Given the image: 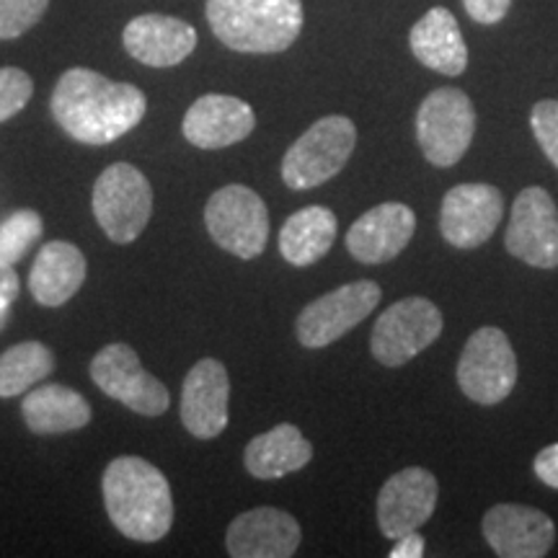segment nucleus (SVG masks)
<instances>
[{
    "instance_id": "obj_1",
    "label": "nucleus",
    "mask_w": 558,
    "mask_h": 558,
    "mask_svg": "<svg viewBox=\"0 0 558 558\" xmlns=\"http://www.w3.org/2000/svg\"><path fill=\"white\" fill-rule=\"evenodd\" d=\"M54 122L83 145H109L143 122L145 94L132 83L109 81L88 68L60 75L50 101Z\"/></svg>"
},
{
    "instance_id": "obj_2",
    "label": "nucleus",
    "mask_w": 558,
    "mask_h": 558,
    "mask_svg": "<svg viewBox=\"0 0 558 558\" xmlns=\"http://www.w3.org/2000/svg\"><path fill=\"white\" fill-rule=\"evenodd\" d=\"M107 514L124 538L156 543L173 525L171 486L156 465L137 456L111 460L101 478Z\"/></svg>"
},
{
    "instance_id": "obj_3",
    "label": "nucleus",
    "mask_w": 558,
    "mask_h": 558,
    "mask_svg": "<svg viewBox=\"0 0 558 558\" xmlns=\"http://www.w3.org/2000/svg\"><path fill=\"white\" fill-rule=\"evenodd\" d=\"M215 37L235 52H284L303 32L300 0H207Z\"/></svg>"
},
{
    "instance_id": "obj_4",
    "label": "nucleus",
    "mask_w": 558,
    "mask_h": 558,
    "mask_svg": "<svg viewBox=\"0 0 558 558\" xmlns=\"http://www.w3.org/2000/svg\"><path fill=\"white\" fill-rule=\"evenodd\" d=\"M354 145H357V128L349 117H324L284 153L282 181L295 192L316 190L344 169Z\"/></svg>"
},
{
    "instance_id": "obj_5",
    "label": "nucleus",
    "mask_w": 558,
    "mask_h": 558,
    "mask_svg": "<svg viewBox=\"0 0 558 558\" xmlns=\"http://www.w3.org/2000/svg\"><path fill=\"white\" fill-rule=\"evenodd\" d=\"M476 135V109L460 88L432 90L416 111V140L424 158L437 169H450Z\"/></svg>"
},
{
    "instance_id": "obj_6",
    "label": "nucleus",
    "mask_w": 558,
    "mask_h": 558,
    "mask_svg": "<svg viewBox=\"0 0 558 558\" xmlns=\"http://www.w3.org/2000/svg\"><path fill=\"white\" fill-rule=\"evenodd\" d=\"M94 218L107 239L132 243L153 215L150 181L132 163H111L94 184Z\"/></svg>"
},
{
    "instance_id": "obj_7",
    "label": "nucleus",
    "mask_w": 558,
    "mask_h": 558,
    "mask_svg": "<svg viewBox=\"0 0 558 558\" xmlns=\"http://www.w3.org/2000/svg\"><path fill=\"white\" fill-rule=\"evenodd\" d=\"M207 233L239 259H256L269 241V213L264 199L243 184H228L205 207Z\"/></svg>"
},
{
    "instance_id": "obj_8",
    "label": "nucleus",
    "mask_w": 558,
    "mask_h": 558,
    "mask_svg": "<svg viewBox=\"0 0 558 558\" xmlns=\"http://www.w3.org/2000/svg\"><path fill=\"white\" fill-rule=\"evenodd\" d=\"M442 313L427 298H403L375 320L369 352L386 367H401L435 344L442 333Z\"/></svg>"
},
{
    "instance_id": "obj_9",
    "label": "nucleus",
    "mask_w": 558,
    "mask_h": 558,
    "mask_svg": "<svg viewBox=\"0 0 558 558\" xmlns=\"http://www.w3.org/2000/svg\"><path fill=\"white\" fill-rule=\"evenodd\" d=\"M458 383L460 390L481 407H494L512 393L518 383V357L505 331L484 326L465 341L458 362Z\"/></svg>"
},
{
    "instance_id": "obj_10",
    "label": "nucleus",
    "mask_w": 558,
    "mask_h": 558,
    "mask_svg": "<svg viewBox=\"0 0 558 558\" xmlns=\"http://www.w3.org/2000/svg\"><path fill=\"white\" fill-rule=\"evenodd\" d=\"M90 380L109 399L143 416H160L171 407L169 388L143 367L137 352L124 341L107 344L90 362Z\"/></svg>"
},
{
    "instance_id": "obj_11",
    "label": "nucleus",
    "mask_w": 558,
    "mask_h": 558,
    "mask_svg": "<svg viewBox=\"0 0 558 558\" xmlns=\"http://www.w3.org/2000/svg\"><path fill=\"white\" fill-rule=\"evenodd\" d=\"M383 292L373 279L341 284L326 292L300 311L295 331L298 341L308 349H324L360 326L369 313L378 308Z\"/></svg>"
},
{
    "instance_id": "obj_12",
    "label": "nucleus",
    "mask_w": 558,
    "mask_h": 558,
    "mask_svg": "<svg viewBox=\"0 0 558 558\" xmlns=\"http://www.w3.org/2000/svg\"><path fill=\"white\" fill-rule=\"evenodd\" d=\"M505 246L514 259H522L530 267H558V209L546 190L527 186L518 194Z\"/></svg>"
},
{
    "instance_id": "obj_13",
    "label": "nucleus",
    "mask_w": 558,
    "mask_h": 558,
    "mask_svg": "<svg viewBox=\"0 0 558 558\" xmlns=\"http://www.w3.org/2000/svg\"><path fill=\"white\" fill-rule=\"evenodd\" d=\"M505 215V197L492 184H458L439 207L442 239L456 248H478L492 239Z\"/></svg>"
},
{
    "instance_id": "obj_14",
    "label": "nucleus",
    "mask_w": 558,
    "mask_h": 558,
    "mask_svg": "<svg viewBox=\"0 0 558 558\" xmlns=\"http://www.w3.org/2000/svg\"><path fill=\"white\" fill-rule=\"evenodd\" d=\"M437 478L427 469H403L393 473L378 494V525L386 538L396 541L414 533L435 514Z\"/></svg>"
},
{
    "instance_id": "obj_15",
    "label": "nucleus",
    "mask_w": 558,
    "mask_h": 558,
    "mask_svg": "<svg viewBox=\"0 0 558 558\" xmlns=\"http://www.w3.org/2000/svg\"><path fill=\"white\" fill-rule=\"evenodd\" d=\"M481 530L499 558H543L556 541L554 520L541 509L522 505L492 507Z\"/></svg>"
},
{
    "instance_id": "obj_16",
    "label": "nucleus",
    "mask_w": 558,
    "mask_h": 558,
    "mask_svg": "<svg viewBox=\"0 0 558 558\" xmlns=\"http://www.w3.org/2000/svg\"><path fill=\"white\" fill-rule=\"evenodd\" d=\"M230 380L222 362L205 357L190 369L181 386V422L197 439H213L228 427Z\"/></svg>"
},
{
    "instance_id": "obj_17",
    "label": "nucleus",
    "mask_w": 558,
    "mask_h": 558,
    "mask_svg": "<svg viewBox=\"0 0 558 558\" xmlns=\"http://www.w3.org/2000/svg\"><path fill=\"white\" fill-rule=\"evenodd\" d=\"M303 541V530L290 512L277 507L248 509L230 522L226 548L233 558H290Z\"/></svg>"
},
{
    "instance_id": "obj_18",
    "label": "nucleus",
    "mask_w": 558,
    "mask_h": 558,
    "mask_svg": "<svg viewBox=\"0 0 558 558\" xmlns=\"http://www.w3.org/2000/svg\"><path fill=\"white\" fill-rule=\"evenodd\" d=\"M416 215L403 202H383L352 222L347 233V251L362 264L396 259L414 239Z\"/></svg>"
},
{
    "instance_id": "obj_19",
    "label": "nucleus",
    "mask_w": 558,
    "mask_h": 558,
    "mask_svg": "<svg viewBox=\"0 0 558 558\" xmlns=\"http://www.w3.org/2000/svg\"><path fill=\"white\" fill-rule=\"evenodd\" d=\"M256 128V114L246 101L226 94H207L184 114L181 132L194 148L220 150L246 140Z\"/></svg>"
},
{
    "instance_id": "obj_20",
    "label": "nucleus",
    "mask_w": 558,
    "mask_h": 558,
    "mask_svg": "<svg viewBox=\"0 0 558 558\" xmlns=\"http://www.w3.org/2000/svg\"><path fill=\"white\" fill-rule=\"evenodd\" d=\"M124 50L148 68H173L184 62L197 47L192 24L163 13H145L132 19L122 34Z\"/></svg>"
},
{
    "instance_id": "obj_21",
    "label": "nucleus",
    "mask_w": 558,
    "mask_h": 558,
    "mask_svg": "<svg viewBox=\"0 0 558 558\" xmlns=\"http://www.w3.org/2000/svg\"><path fill=\"white\" fill-rule=\"evenodd\" d=\"M414 58L424 68L442 75H463L469 68V47L456 16L442 5H435L416 21L409 34Z\"/></svg>"
},
{
    "instance_id": "obj_22",
    "label": "nucleus",
    "mask_w": 558,
    "mask_h": 558,
    "mask_svg": "<svg viewBox=\"0 0 558 558\" xmlns=\"http://www.w3.org/2000/svg\"><path fill=\"white\" fill-rule=\"evenodd\" d=\"M86 282V256L68 241H50L39 248L29 271L32 298L47 308H60Z\"/></svg>"
},
{
    "instance_id": "obj_23",
    "label": "nucleus",
    "mask_w": 558,
    "mask_h": 558,
    "mask_svg": "<svg viewBox=\"0 0 558 558\" xmlns=\"http://www.w3.org/2000/svg\"><path fill=\"white\" fill-rule=\"evenodd\" d=\"M313 445L303 437L295 424H277L246 445L243 463L254 478L275 481L295 473L311 463Z\"/></svg>"
},
{
    "instance_id": "obj_24",
    "label": "nucleus",
    "mask_w": 558,
    "mask_h": 558,
    "mask_svg": "<svg viewBox=\"0 0 558 558\" xmlns=\"http://www.w3.org/2000/svg\"><path fill=\"white\" fill-rule=\"evenodd\" d=\"M21 414L34 435H65V432L83 429L94 416L78 390L58 386V383L29 390L21 403Z\"/></svg>"
},
{
    "instance_id": "obj_25",
    "label": "nucleus",
    "mask_w": 558,
    "mask_h": 558,
    "mask_svg": "<svg viewBox=\"0 0 558 558\" xmlns=\"http://www.w3.org/2000/svg\"><path fill=\"white\" fill-rule=\"evenodd\" d=\"M337 239V215L329 207L311 205L292 213L279 230V254L292 267H311L324 259Z\"/></svg>"
},
{
    "instance_id": "obj_26",
    "label": "nucleus",
    "mask_w": 558,
    "mask_h": 558,
    "mask_svg": "<svg viewBox=\"0 0 558 558\" xmlns=\"http://www.w3.org/2000/svg\"><path fill=\"white\" fill-rule=\"evenodd\" d=\"M52 373V349L41 341H21L0 354V399H16Z\"/></svg>"
},
{
    "instance_id": "obj_27",
    "label": "nucleus",
    "mask_w": 558,
    "mask_h": 558,
    "mask_svg": "<svg viewBox=\"0 0 558 558\" xmlns=\"http://www.w3.org/2000/svg\"><path fill=\"white\" fill-rule=\"evenodd\" d=\"M41 215L34 209H19L0 222V264H16L24 259L26 251L41 239Z\"/></svg>"
},
{
    "instance_id": "obj_28",
    "label": "nucleus",
    "mask_w": 558,
    "mask_h": 558,
    "mask_svg": "<svg viewBox=\"0 0 558 558\" xmlns=\"http://www.w3.org/2000/svg\"><path fill=\"white\" fill-rule=\"evenodd\" d=\"M50 0H0V39H16L37 26Z\"/></svg>"
},
{
    "instance_id": "obj_29",
    "label": "nucleus",
    "mask_w": 558,
    "mask_h": 558,
    "mask_svg": "<svg viewBox=\"0 0 558 558\" xmlns=\"http://www.w3.org/2000/svg\"><path fill=\"white\" fill-rule=\"evenodd\" d=\"M34 96V81L21 68H0V122L16 117Z\"/></svg>"
},
{
    "instance_id": "obj_30",
    "label": "nucleus",
    "mask_w": 558,
    "mask_h": 558,
    "mask_svg": "<svg viewBox=\"0 0 558 558\" xmlns=\"http://www.w3.org/2000/svg\"><path fill=\"white\" fill-rule=\"evenodd\" d=\"M530 128H533V135L543 153L558 169V101L546 99L535 104L533 114H530Z\"/></svg>"
},
{
    "instance_id": "obj_31",
    "label": "nucleus",
    "mask_w": 558,
    "mask_h": 558,
    "mask_svg": "<svg viewBox=\"0 0 558 558\" xmlns=\"http://www.w3.org/2000/svg\"><path fill=\"white\" fill-rule=\"evenodd\" d=\"M463 5L476 24L492 26L507 16L512 0H463Z\"/></svg>"
},
{
    "instance_id": "obj_32",
    "label": "nucleus",
    "mask_w": 558,
    "mask_h": 558,
    "mask_svg": "<svg viewBox=\"0 0 558 558\" xmlns=\"http://www.w3.org/2000/svg\"><path fill=\"white\" fill-rule=\"evenodd\" d=\"M533 469H535V476H538L543 484L550 488H558V442L548 445V448H543L538 452Z\"/></svg>"
},
{
    "instance_id": "obj_33",
    "label": "nucleus",
    "mask_w": 558,
    "mask_h": 558,
    "mask_svg": "<svg viewBox=\"0 0 558 558\" xmlns=\"http://www.w3.org/2000/svg\"><path fill=\"white\" fill-rule=\"evenodd\" d=\"M424 556V538L416 533H407L396 538V546L390 548V558H422Z\"/></svg>"
},
{
    "instance_id": "obj_34",
    "label": "nucleus",
    "mask_w": 558,
    "mask_h": 558,
    "mask_svg": "<svg viewBox=\"0 0 558 558\" xmlns=\"http://www.w3.org/2000/svg\"><path fill=\"white\" fill-rule=\"evenodd\" d=\"M19 275L11 264H0V303H13L19 295Z\"/></svg>"
},
{
    "instance_id": "obj_35",
    "label": "nucleus",
    "mask_w": 558,
    "mask_h": 558,
    "mask_svg": "<svg viewBox=\"0 0 558 558\" xmlns=\"http://www.w3.org/2000/svg\"><path fill=\"white\" fill-rule=\"evenodd\" d=\"M9 308H11V303H0V331L5 329V320H9Z\"/></svg>"
}]
</instances>
